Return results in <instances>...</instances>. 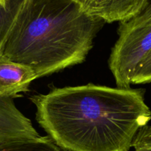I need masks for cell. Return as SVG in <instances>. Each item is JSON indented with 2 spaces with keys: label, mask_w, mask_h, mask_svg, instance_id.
I'll use <instances>...</instances> for the list:
<instances>
[{
  "label": "cell",
  "mask_w": 151,
  "mask_h": 151,
  "mask_svg": "<svg viewBox=\"0 0 151 151\" xmlns=\"http://www.w3.org/2000/svg\"><path fill=\"white\" fill-rule=\"evenodd\" d=\"M118 33L109 67L118 87L130 88L151 50V2L135 16L121 22Z\"/></svg>",
  "instance_id": "obj_3"
},
{
  "label": "cell",
  "mask_w": 151,
  "mask_h": 151,
  "mask_svg": "<svg viewBox=\"0 0 151 151\" xmlns=\"http://www.w3.org/2000/svg\"><path fill=\"white\" fill-rule=\"evenodd\" d=\"M104 23L79 0H24L0 55L50 75L83 62Z\"/></svg>",
  "instance_id": "obj_2"
},
{
  "label": "cell",
  "mask_w": 151,
  "mask_h": 151,
  "mask_svg": "<svg viewBox=\"0 0 151 151\" xmlns=\"http://www.w3.org/2000/svg\"><path fill=\"white\" fill-rule=\"evenodd\" d=\"M36 75L30 67L0 55V96L13 98L28 90Z\"/></svg>",
  "instance_id": "obj_6"
},
{
  "label": "cell",
  "mask_w": 151,
  "mask_h": 151,
  "mask_svg": "<svg viewBox=\"0 0 151 151\" xmlns=\"http://www.w3.org/2000/svg\"><path fill=\"white\" fill-rule=\"evenodd\" d=\"M132 147L134 151H151V125H145L138 131Z\"/></svg>",
  "instance_id": "obj_9"
},
{
  "label": "cell",
  "mask_w": 151,
  "mask_h": 151,
  "mask_svg": "<svg viewBox=\"0 0 151 151\" xmlns=\"http://www.w3.org/2000/svg\"><path fill=\"white\" fill-rule=\"evenodd\" d=\"M144 89L88 84L31 97L36 119L66 151H128L151 119Z\"/></svg>",
  "instance_id": "obj_1"
},
{
  "label": "cell",
  "mask_w": 151,
  "mask_h": 151,
  "mask_svg": "<svg viewBox=\"0 0 151 151\" xmlns=\"http://www.w3.org/2000/svg\"><path fill=\"white\" fill-rule=\"evenodd\" d=\"M151 82V50L140 66L132 84H142Z\"/></svg>",
  "instance_id": "obj_10"
},
{
  "label": "cell",
  "mask_w": 151,
  "mask_h": 151,
  "mask_svg": "<svg viewBox=\"0 0 151 151\" xmlns=\"http://www.w3.org/2000/svg\"><path fill=\"white\" fill-rule=\"evenodd\" d=\"M149 2H151V0H149V1H148V3Z\"/></svg>",
  "instance_id": "obj_12"
},
{
  "label": "cell",
  "mask_w": 151,
  "mask_h": 151,
  "mask_svg": "<svg viewBox=\"0 0 151 151\" xmlns=\"http://www.w3.org/2000/svg\"><path fill=\"white\" fill-rule=\"evenodd\" d=\"M39 137L31 121L16 108L13 98L0 96V139L7 142Z\"/></svg>",
  "instance_id": "obj_5"
},
{
  "label": "cell",
  "mask_w": 151,
  "mask_h": 151,
  "mask_svg": "<svg viewBox=\"0 0 151 151\" xmlns=\"http://www.w3.org/2000/svg\"><path fill=\"white\" fill-rule=\"evenodd\" d=\"M24 0H0V54Z\"/></svg>",
  "instance_id": "obj_8"
},
{
  "label": "cell",
  "mask_w": 151,
  "mask_h": 151,
  "mask_svg": "<svg viewBox=\"0 0 151 151\" xmlns=\"http://www.w3.org/2000/svg\"><path fill=\"white\" fill-rule=\"evenodd\" d=\"M1 142H4V141H3L2 139H0V143H1Z\"/></svg>",
  "instance_id": "obj_11"
},
{
  "label": "cell",
  "mask_w": 151,
  "mask_h": 151,
  "mask_svg": "<svg viewBox=\"0 0 151 151\" xmlns=\"http://www.w3.org/2000/svg\"><path fill=\"white\" fill-rule=\"evenodd\" d=\"M149 0H79L88 14L105 22H123L145 8Z\"/></svg>",
  "instance_id": "obj_4"
},
{
  "label": "cell",
  "mask_w": 151,
  "mask_h": 151,
  "mask_svg": "<svg viewBox=\"0 0 151 151\" xmlns=\"http://www.w3.org/2000/svg\"><path fill=\"white\" fill-rule=\"evenodd\" d=\"M0 151H62L50 137L11 140L0 143Z\"/></svg>",
  "instance_id": "obj_7"
}]
</instances>
